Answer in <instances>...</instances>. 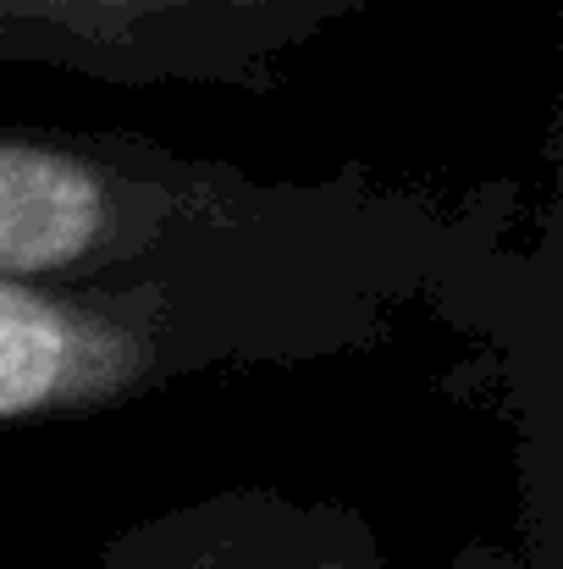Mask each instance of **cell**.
Wrapping results in <instances>:
<instances>
[{
    "instance_id": "cell-4",
    "label": "cell",
    "mask_w": 563,
    "mask_h": 569,
    "mask_svg": "<svg viewBox=\"0 0 563 569\" xmlns=\"http://www.w3.org/2000/svg\"><path fill=\"white\" fill-rule=\"evenodd\" d=\"M105 569H386L349 503L238 487L111 542Z\"/></svg>"
},
{
    "instance_id": "cell-2",
    "label": "cell",
    "mask_w": 563,
    "mask_h": 569,
    "mask_svg": "<svg viewBox=\"0 0 563 569\" xmlns=\"http://www.w3.org/2000/svg\"><path fill=\"white\" fill-rule=\"evenodd\" d=\"M403 199L409 183H381L365 167L321 183H265L150 133L0 122V282L139 288L338 238Z\"/></svg>"
},
{
    "instance_id": "cell-5",
    "label": "cell",
    "mask_w": 563,
    "mask_h": 569,
    "mask_svg": "<svg viewBox=\"0 0 563 569\" xmlns=\"http://www.w3.org/2000/svg\"><path fill=\"white\" fill-rule=\"evenodd\" d=\"M453 569H520V565H514L509 553H497V548H470Z\"/></svg>"
},
{
    "instance_id": "cell-3",
    "label": "cell",
    "mask_w": 563,
    "mask_h": 569,
    "mask_svg": "<svg viewBox=\"0 0 563 569\" xmlns=\"http://www.w3.org/2000/svg\"><path fill=\"white\" fill-rule=\"evenodd\" d=\"M375 0H0V61L122 89L271 94L282 61Z\"/></svg>"
},
{
    "instance_id": "cell-1",
    "label": "cell",
    "mask_w": 563,
    "mask_h": 569,
    "mask_svg": "<svg viewBox=\"0 0 563 569\" xmlns=\"http://www.w3.org/2000/svg\"><path fill=\"white\" fill-rule=\"evenodd\" d=\"M520 216L525 199L509 183L464 199L409 189L398 210L338 238L139 288L0 282V431L94 420L215 371L354 360L420 310L503 355L520 387L525 338H553L559 321V310H520L525 293L553 288V266L520 282L525 260L509 238Z\"/></svg>"
}]
</instances>
